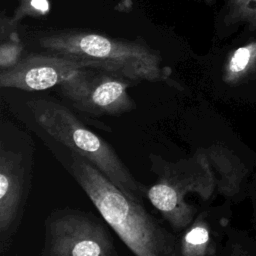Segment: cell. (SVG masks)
<instances>
[{
    "label": "cell",
    "mask_w": 256,
    "mask_h": 256,
    "mask_svg": "<svg viewBox=\"0 0 256 256\" xmlns=\"http://www.w3.org/2000/svg\"><path fill=\"white\" fill-rule=\"evenodd\" d=\"M70 171L105 222L135 256H180L177 238L142 203L128 197L85 158L72 152Z\"/></svg>",
    "instance_id": "6da1fadb"
},
{
    "label": "cell",
    "mask_w": 256,
    "mask_h": 256,
    "mask_svg": "<svg viewBox=\"0 0 256 256\" xmlns=\"http://www.w3.org/2000/svg\"><path fill=\"white\" fill-rule=\"evenodd\" d=\"M38 42L53 54L127 80L156 82L166 78L161 57L141 43L83 31L57 32L41 37Z\"/></svg>",
    "instance_id": "7a4b0ae2"
},
{
    "label": "cell",
    "mask_w": 256,
    "mask_h": 256,
    "mask_svg": "<svg viewBox=\"0 0 256 256\" xmlns=\"http://www.w3.org/2000/svg\"><path fill=\"white\" fill-rule=\"evenodd\" d=\"M28 107L36 123L52 139L85 158L128 197L142 203V188L114 149L70 109L50 99H33Z\"/></svg>",
    "instance_id": "3957f363"
},
{
    "label": "cell",
    "mask_w": 256,
    "mask_h": 256,
    "mask_svg": "<svg viewBox=\"0 0 256 256\" xmlns=\"http://www.w3.org/2000/svg\"><path fill=\"white\" fill-rule=\"evenodd\" d=\"M214 187V177L208 156L198 151L192 158L167 165L157 183L147 191L152 205L159 210L174 230L180 231L193 219L195 209L184 198L187 193H199L208 198Z\"/></svg>",
    "instance_id": "277c9868"
},
{
    "label": "cell",
    "mask_w": 256,
    "mask_h": 256,
    "mask_svg": "<svg viewBox=\"0 0 256 256\" xmlns=\"http://www.w3.org/2000/svg\"><path fill=\"white\" fill-rule=\"evenodd\" d=\"M42 256H116L103 224L83 211L53 212L45 221Z\"/></svg>",
    "instance_id": "5b68a950"
},
{
    "label": "cell",
    "mask_w": 256,
    "mask_h": 256,
    "mask_svg": "<svg viewBox=\"0 0 256 256\" xmlns=\"http://www.w3.org/2000/svg\"><path fill=\"white\" fill-rule=\"evenodd\" d=\"M80 70L60 84L63 96L79 111L94 115H118L131 110L134 103L127 88V79L96 69Z\"/></svg>",
    "instance_id": "8992f818"
},
{
    "label": "cell",
    "mask_w": 256,
    "mask_h": 256,
    "mask_svg": "<svg viewBox=\"0 0 256 256\" xmlns=\"http://www.w3.org/2000/svg\"><path fill=\"white\" fill-rule=\"evenodd\" d=\"M86 68L89 67L83 62L56 54L29 55L15 66L1 70L0 86L24 91L46 90Z\"/></svg>",
    "instance_id": "52a82bcc"
},
{
    "label": "cell",
    "mask_w": 256,
    "mask_h": 256,
    "mask_svg": "<svg viewBox=\"0 0 256 256\" xmlns=\"http://www.w3.org/2000/svg\"><path fill=\"white\" fill-rule=\"evenodd\" d=\"M28 170L23 157L1 145L0 149V232L2 245L16 228L28 190Z\"/></svg>",
    "instance_id": "ba28073f"
},
{
    "label": "cell",
    "mask_w": 256,
    "mask_h": 256,
    "mask_svg": "<svg viewBox=\"0 0 256 256\" xmlns=\"http://www.w3.org/2000/svg\"><path fill=\"white\" fill-rule=\"evenodd\" d=\"M220 80L231 89H256V34L233 39L221 60Z\"/></svg>",
    "instance_id": "9c48e42d"
},
{
    "label": "cell",
    "mask_w": 256,
    "mask_h": 256,
    "mask_svg": "<svg viewBox=\"0 0 256 256\" xmlns=\"http://www.w3.org/2000/svg\"><path fill=\"white\" fill-rule=\"evenodd\" d=\"M215 28L218 40L256 34V0H224Z\"/></svg>",
    "instance_id": "30bf717a"
},
{
    "label": "cell",
    "mask_w": 256,
    "mask_h": 256,
    "mask_svg": "<svg viewBox=\"0 0 256 256\" xmlns=\"http://www.w3.org/2000/svg\"><path fill=\"white\" fill-rule=\"evenodd\" d=\"M210 234L206 224L197 221L189 229L180 245V256H205L209 251Z\"/></svg>",
    "instance_id": "8fae6325"
},
{
    "label": "cell",
    "mask_w": 256,
    "mask_h": 256,
    "mask_svg": "<svg viewBox=\"0 0 256 256\" xmlns=\"http://www.w3.org/2000/svg\"><path fill=\"white\" fill-rule=\"evenodd\" d=\"M49 7L48 0H21L11 23L17 22L26 16H44L49 12Z\"/></svg>",
    "instance_id": "7c38bea8"
},
{
    "label": "cell",
    "mask_w": 256,
    "mask_h": 256,
    "mask_svg": "<svg viewBox=\"0 0 256 256\" xmlns=\"http://www.w3.org/2000/svg\"><path fill=\"white\" fill-rule=\"evenodd\" d=\"M22 47L13 40L12 42H3L0 46V66L1 70H5L15 66L20 60Z\"/></svg>",
    "instance_id": "4fadbf2b"
},
{
    "label": "cell",
    "mask_w": 256,
    "mask_h": 256,
    "mask_svg": "<svg viewBox=\"0 0 256 256\" xmlns=\"http://www.w3.org/2000/svg\"><path fill=\"white\" fill-rule=\"evenodd\" d=\"M231 256H244V254H242V253H240V252H235V253H233Z\"/></svg>",
    "instance_id": "5bb4252c"
}]
</instances>
